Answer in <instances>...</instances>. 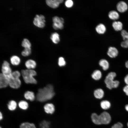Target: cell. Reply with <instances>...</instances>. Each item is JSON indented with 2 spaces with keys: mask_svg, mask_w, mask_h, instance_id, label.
I'll list each match as a JSON object with an SVG mask.
<instances>
[{
  "mask_svg": "<svg viewBox=\"0 0 128 128\" xmlns=\"http://www.w3.org/2000/svg\"><path fill=\"white\" fill-rule=\"evenodd\" d=\"M20 73L18 71L12 72L11 76L8 80L9 85L14 89L19 88L20 86L21 82L19 79Z\"/></svg>",
  "mask_w": 128,
  "mask_h": 128,
  "instance_id": "obj_5",
  "label": "cell"
},
{
  "mask_svg": "<svg viewBox=\"0 0 128 128\" xmlns=\"http://www.w3.org/2000/svg\"><path fill=\"white\" fill-rule=\"evenodd\" d=\"M50 38L53 42L55 44L58 43L60 40L59 34L56 32L53 33L51 34Z\"/></svg>",
  "mask_w": 128,
  "mask_h": 128,
  "instance_id": "obj_19",
  "label": "cell"
},
{
  "mask_svg": "<svg viewBox=\"0 0 128 128\" xmlns=\"http://www.w3.org/2000/svg\"><path fill=\"white\" fill-rule=\"evenodd\" d=\"M19 128H36V127L33 123L25 122L20 124Z\"/></svg>",
  "mask_w": 128,
  "mask_h": 128,
  "instance_id": "obj_26",
  "label": "cell"
},
{
  "mask_svg": "<svg viewBox=\"0 0 128 128\" xmlns=\"http://www.w3.org/2000/svg\"><path fill=\"white\" fill-rule=\"evenodd\" d=\"M26 67L29 69H34L36 66L35 61L32 59H29L27 60L25 63Z\"/></svg>",
  "mask_w": 128,
  "mask_h": 128,
  "instance_id": "obj_14",
  "label": "cell"
},
{
  "mask_svg": "<svg viewBox=\"0 0 128 128\" xmlns=\"http://www.w3.org/2000/svg\"><path fill=\"white\" fill-rule=\"evenodd\" d=\"M116 76V73L114 72L109 73L106 76L105 80V82L107 87L109 89L113 88H116L119 85V82L118 80H114Z\"/></svg>",
  "mask_w": 128,
  "mask_h": 128,
  "instance_id": "obj_4",
  "label": "cell"
},
{
  "mask_svg": "<svg viewBox=\"0 0 128 128\" xmlns=\"http://www.w3.org/2000/svg\"><path fill=\"white\" fill-rule=\"evenodd\" d=\"M108 16L109 18L113 20L118 19L119 17V14L116 11L112 10L108 14Z\"/></svg>",
  "mask_w": 128,
  "mask_h": 128,
  "instance_id": "obj_24",
  "label": "cell"
},
{
  "mask_svg": "<svg viewBox=\"0 0 128 128\" xmlns=\"http://www.w3.org/2000/svg\"><path fill=\"white\" fill-rule=\"evenodd\" d=\"M50 122L46 120H43L40 123V128H49L50 125Z\"/></svg>",
  "mask_w": 128,
  "mask_h": 128,
  "instance_id": "obj_29",
  "label": "cell"
},
{
  "mask_svg": "<svg viewBox=\"0 0 128 128\" xmlns=\"http://www.w3.org/2000/svg\"><path fill=\"white\" fill-rule=\"evenodd\" d=\"M22 46L24 47L31 48V44L29 41L26 38H24L22 41Z\"/></svg>",
  "mask_w": 128,
  "mask_h": 128,
  "instance_id": "obj_28",
  "label": "cell"
},
{
  "mask_svg": "<svg viewBox=\"0 0 128 128\" xmlns=\"http://www.w3.org/2000/svg\"><path fill=\"white\" fill-rule=\"evenodd\" d=\"M63 1V0H46V2L49 6L55 9L58 7L59 4Z\"/></svg>",
  "mask_w": 128,
  "mask_h": 128,
  "instance_id": "obj_9",
  "label": "cell"
},
{
  "mask_svg": "<svg viewBox=\"0 0 128 128\" xmlns=\"http://www.w3.org/2000/svg\"><path fill=\"white\" fill-rule=\"evenodd\" d=\"M21 73L23 80L27 83L36 84L37 82L34 77L37 74L36 72L32 69L23 70Z\"/></svg>",
  "mask_w": 128,
  "mask_h": 128,
  "instance_id": "obj_3",
  "label": "cell"
},
{
  "mask_svg": "<svg viewBox=\"0 0 128 128\" xmlns=\"http://www.w3.org/2000/svg\"><path fill=\"white\" fill-rule=\"evenodd\" d=\"M31 53V48H24V50L21 52V54L23 56H26L30 55Z\"/></svg>",
  "mask_w": 128,
  "mask_h": 128,
  "instance_id": "obj_30",
  "label": "cell"
},
{
  "mask_svg": "<svg viewBox=\"0 0 128 128\" xmlns=\"http://www.w3.org/2000/svg\"><path fill=\"white\" fill-rule=\"evenodd\" d=\"M18 105L19 107L21 109L24 110H27L29 106L28 103L26 101L23 100L20 101Z\"/></svg>",
  "mask_w": 128,
  "mask_h": 128,
  "instance_id": "obj_25",
  "label": "cell"
},
{
  "mask_svg": "<svg viewBox=\"0 0 128 128\" xmlns=\"http://www.w3.org/2000/svg\"><path fill=\"white\" fill-rule=\"evenodd\" d=\"M25 98L27 100L32 101L35 98L34 93L32 91H27L25 92L24 94Z\"/></svg>",
  "mask_w": 128,
  "mask_h": 128,
  "instance_id": "obj_15",
  "label": "cell"
},
{
  "mask_svg": "<svg viewBox=\"0 0 128 128\" xmlns=\"http://www.w3.org/2000/svg\"><path fill=\"white\" fill-rule=\"evenodd\" d=\"M121 45L122 47L124 48H128V40H126L122 42Z\"/></svg>",
  "mask_w": 128,
  "mask_h": 128,
  "instance_id": "obj_35",
  "label": "cell"
},
{
  "mask_svg": "<svg viewBox=\"0 0 128 128\" xmlns=\"http://www.w3.org/2000/svg\"><path fill=\"white\" fill-rule=\"evenodd\" d=\"M116 7L118 11L121 13L125 12L128 8L127 5L125 2L123 1H121L118 2Z\"/></svg>",
  "mask_w": 128,
  "mask_h": 128,
  "instance_id": "obj_11",
  "label": "cell"
},
{
  "mask_svg": "<svg viewBox=\"0 0 128 128\" xmlns=\"http://www.w3.org/2000/svg\"><path fill=\"white\" fill-rule=\"evenodd\" d=\"M112 26L114 29L116 31H120L122 29L123 24L121 22L119 21L114 22Z\"/></svg>",
  "mask_w": 128,
  "mask_h": 128,
  "instance_id": "obj_20",
  "label": "cell"
},
{
  "mask_svg": "<svg viewBox=\"0 0 128 128\" xmlns=\"http://www.w3.org/2000/svg\"><path fill=\"white\" fill-rule=\"evenodd\" d=\"M97 32L100 34H104L106 31L105 27L102 24H100L97 26L96 28Z\"/></svg>",
  "mask_w": 128,
  "mask_h": 128,
  "instance_id": "obj_18",
  "label": "cell"
},
{
  "mask_svg": "<svg viewBox=\"0 0 128 128\" xmlns=\"http://www.w3.org/2000/svg\"><path fill=\"white\" fill-rule=\"evenodd\" d=\"M10 61L11 64L14 65H18L20 62L19 58L16 55H13L10 58Z\"/></svg>",
  "mask_w": 128,
  "mask_h": 128,
  "instance_id": "obj_22",
  "label": "cell"
},
{
  "mask_svg": "<svg viewBox=\"0 0 128 128\" xmlns=\"http://www.w3.org/2000/svg\"><path fill=\"white\" fill-rule=\"evenodd\" d=\"M0 120H1L3 119V118L2 114L1 112H0Z\"/></svg>",
  "mask_w": 128,
  "mask_h": 128,
  "instance_id": "obj_38",
  "label": "cell"
},
{
  "mask_svg": "<svg viewBox=\"0 0 128 128\" xmlns=\"http://www.w3.org/2000/svg\"><path fill=\"white\" fill-rule=\"evenodd\" d=\"M102 75L101 73L100 70H96L94 71L92 74L91 77L94 80H98L101 78Z\"/></svg>",
  "mask_w": 128,
  "mask_h": 128,
  "instance_id": "obj_23",
  "label": "cell"
},
{
  "mask_svg": "<svg viewBox=\"0 0 128 128\" xmlns=\"http://www.w3.org/2000/svg\"><path fill=\"white\" fill-rule=\"evenodd\" d=\"M99 64L104 70H106L109 68V63L108 61L105 59H102L100 60L99 62Z\"/></svg>",
  "mask_w": 128,
  "mask_h": 128,
  "instance_id": "obj_17",
  "label": "cell"
},
{
  "mask_svg": "<svg viewBox=\"0 0 128 128\" xmlns=\"http://www.w3.org/2000/svg\"><path fill=\"white\" fill-rule=\"evenodd\" d=\"M118 54V51L116 48L110 47L109 48L107 54L110 57L114 58L117 56Z\"/></svg>",
  "mask_w": 128,
  "mask_h": 128,
  "instance_id": "obj_12",
  "label": "cell"
},
{
  "mask_svg": "<svg viewBox=\"0 0 128 128\" xmlns=\"http://www.w3.org/2000/svg\"><path fill=\"white\" fill-rule=\"evenodd\" d=\"M92 122L97 125L107 124L111 121V117L109 114L106 112H104L100 115L96 113H93L91 116Z\"/></svg>",
  "mask_w": 128,
  "mask_h": 128,
  "instance_id": "obj_2",
  "label": "cell"
},
{
  "mask_svg": "<svg viewBox=\"0 0 128 128\" xmlns=\"http://www.w3.org/2000/svg\"><path fill=\"white\" fill-rule=\"evenodd\" d=\"M123 125L121 123L118 122L114 124L111 128H122Z\"/></svg>",
  "mask_w": 128,
  "mask_h": 128,
  "instance_id": "obj_34",
  "label": "cell"
},
{
  "mask_svg": "<svg viewBox=\"0 0 128 128\" xmlns=\"http://www.w3.org/2000/svg\"><path fill=\"white\" fill-rule=\"evenodd\" d=\"M17 105L16 102L14 100H11L7 104V107L9 110L13 111L15 110Z\"/></svg>",
  "mask_w": 128,
  "mask_h": 128,
  "instance_id": "obj_21",
  "label": "cell"
},
{
  "mask_svg": "<svg viewBox=\"0 0 128 128\" xmlns=\"http://www.w3.org/2000/svg\"><path fill=\"white\" fill-rule=\"evenodd\" d=\"M123 90L126 95L128 96V85H127L123 87Z\"/></svg>",
  "mask_w": 128,
  "mask_h": 128,
  "instance_id": "obj_36",
  "label": "cell"
},
{
  "mask_svg": "<svg viewBox=\"0 0 128 128\" xmlns=\"http://www.w3.org/2000/svg\"><path fill=\"white\" fill-rule=\"evenodd\" d=\"M58 64L60 66H64L65 65L66 62L63 57H60L59 58Z\"/></svg>",
  "mask_w": 128,
  "mask_h": 128,
  "instance_id": "obj_32",
  "label": "cell"
},
{
  "mask_svg": "<svg viewBox=\"0 0 128 128\" xmlns=\"http://www.w3.org/2000/svg\"><path fill=\"white\" fill-rule=\"evenodd\" d=\"M124 81L127 85H128V74H127L124 78Z\"/></svg>",
  "mask_w": 128,
  "mask_h": 128,
  "instance_id": "obj_37",
  "label": "cell"
},
{
  "mask_svg": "<svg viewBox=\"0 0 128 128\" xmlns=\"http://www.w3.org/2000/svg\"><path fill=\"white\" fill-rule=\"evenodd\" d=\"M127 125L128 127V122L127 123Z\"/></svg>",
  "mask_w": 128,
  "mask_h": 128,
  "instance_id": "obj_40",
  "label": "cell"
},
{
  "mask_svg": "<svg viewBox=\"0 0 128 128\" xmlns=\"http://www.w3.org/2000/svg\"><path fill=\"white\" fill-rule=\"evenodd\" d=\"M65 5L67 8H70L72 7L73 5V2L71 0H67L65 2Z\"/></svg>",
  "mask_w": 128,
  "mask_h": 128,
  "instance_id": "obj_33",
  "label": "cell"
},
{
  "mask_svg": "<svg viewBox=\"0 0 128 128\" xmlns=\"http://www.w3.org/2000/svg\"><path fill=\"white\" fill-rule=\"evenodd\" d=\"M52 21L53 27L55 29H62L63 28L64 20L63 18L55 16L53 17Z\"/></svg>",
  "mask_w": 128,
  "mask_h": 128,
  "instance_id": "obj_7",
  "label": "cell"
},
{
  "mask_svg": "<svg viewBox=\"0 0 128 128\" xmlns=\"http://www.w3.org/2000/svg\"><path fill=\"white\" fill-rule=\"evenodd\" d=\"M9 85L8 81L7 79L2 73L0 75V87L4 88L7 87Z\"/></svg>",
  "mask_w": 128,
  "mask_h": 128,
  "instance_id": "obj_13",
  "label": "cell"
},
{
  "mask_svg": "<svg viewBox=\"0 0 128 128\" xmlns=\"http://www.w3.org/2000/svg\"><path fill=\"white\" fill-rule=\"evenodd\" d=\"M121 34L124 41L128 40V32L125 30H123L121 32Z\"/></svg>",
  "mask_w": 128,
  "mask_h": 128,
  "instance_id": "obj_31",
  "label": "cell"
},
{
  "mask_svg": "<svg viewBox=\"0 0 128 128\" xmlns=\"http://www.w3.org/2000/svg\"><path fill=\"white\" fill-rule=\"evenodd\" d=\"M100 105L102 109L106 110L110 108L111 104L109 101L107 100H103L101 102Z\"/></svg>",
  "mask_w": 128,
  "mask_h": 128,
  "instance_id": "obj_27",
  "label": "cell"
},
{
  "mask_svg": "<svg viewBox=\"0 0 128 128\" xmlns=\"http://www.w3.org/2000/svg\"><path fill=\"white\" fill-rule=\"evenodd\" d=\"M44 108L45 112L48 114H53L55 110L54 105L51 103L46 104L44 106Z\"/></svg>",
  "mask_w": 128,
  "mask_h": 128,
  "instance_id": "obj_10",
  "label": "cell"
},
{
  "mask_svg": "<svg viewBox=\"0 0 128 128\" xmlns=\"http://www.w3.org/2000/svg\"><path fill=\"white\" fill-rule=\"evenodd\" d=\"M94 94L95 97L96 98L101 99L104 96V92L102 89L98 88L94 91Z\"/></svg>",
  "mask_w": 128,
  "mask_h": 128,
  "instance_id": "obj_16",
  "label": "cell"
},
{
  "mask_svg": "<svg viewBox=\"0 0 128 128\" xmlns=\"http://www.w3.org/2000/svg\"><path fill=\"white\" fill-rule=\"evenodd\" d=\"M1 71L2 73L8 80L11 76L12 72L9 64L7 61H4L2 65Z\"/></svg>",
  "mask_w": 128,
  "mask_h": 128,
  "instance_id": "obj_6",
  "label": "cell"
},
{
  "mask_svg": "<svg viewBox=\"0 0 128 128\" xmlns=\"http://www.w3.org/2000/svg\"><path fill=\"white\" fill-rule=\"evenodd\" d=\"M45 17L43 15L37 14L34 18L33 23L35 26L38 27L43 28L45 26Z\"/></svg>",
  "mask_w": 128,
  "mask_h": 128,
  "instance_id": "obj_8",
  "label": "cell"
},
{
  "mask_svg": "<svg viewBox=\"0 0 128 128\" xmlns=\"http://www.w3.org/2000/svg\"><path fill=\"white\" fill-rule=\"evenodd\" d=\"M125 108L126 110L128 112V104L125 105Z\"/></svg>",
  "mask_w": 128,
  "mask_h": 128,
  "instance_id": "obj_39",
  "label": "cell"
},
{
  "mask_svg": "<svg viewBox=\"0 0 128 128\" xmlns=\"http://www.w3.org/2000/svg\"><path fill=\"white\" fill-rule=\"evenodd\" d=\"M55 94L53 86L49 84L43 88L38 90L36 99L39 102H44L51 99Z\"/></svg>",
  "mask_w": 128,
  "mask_h": 128,
  "instance_id": "obj_1",
  "label": "cell"
},
{
  "mask_svg": "<svg viewBox=\"0 0 128 128\" xmlns=\"http://www.w3.org/2000/svg\"><path fill=\"white\" fill-rule=\"evenodd\" d=\"M0 128H2L1 127H0Z\"/></svg>",
  "mask_w": 128,
  "mask_h": 128,
  "instance_id": "obj_41",
  "label": "cell"
}]
</instances>
